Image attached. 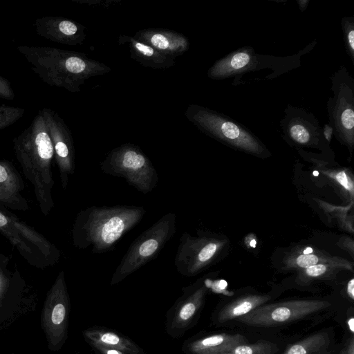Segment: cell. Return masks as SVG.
<instances>
[{"label": "cell", "mask_w": 354, "mask_h": 354, "mask_svg": "<svg viewBox=\"0 0 354 354\" xmlns=\"http://www.w3.org/2000/svg\"><path fill=\"white\" fill-rule=\"evenodd\" d=\"M12 142L23 174L33 187L41 213L46 216L55 206L52 195L55 184L52 171L54 150L41 109Z\"/></svg>", "instance_id": "obj_1"}, {"label": "cell", "mask_w": 354, "mask_h": 354, "mask_svg": "<svg viewBox=\"0 0 354 354\" xmlns=\"http://www.w3.org/2000/svg\"><path fill=\"white\" fill-rule=\"evenodd\" d=\"M17 50L44 83L71 93L80 92L86 80L111 70L104 63L76 51L26 45L18 46Z\"/></svg>", "instance_id": "obj_2"}, {"label": "cell", "mask_w": 354, "mask_h": 354, "mask_svg": "<svg viewBox=\"0 0 354 354\" xmlns=\"http://www.w3.org/2000/svg\"><path fill=\"white\" fill-rule=\"evenodd\" d=\"M141 206H91L80 210L72 228V241L95 254L112 250L115 243L143 218Z\"/></svg>", "instance_id": "obj_3"}, {"label": "cell", "mask_w": 354, "mask_h": 354, "mask_svg": "<svg viewBox=\"0 0 354 354\" xmlns=\"http://www.w3.org/2000/svg\"><path fill=\"white\" fill-rule=\"evenodd\" d=\"M316 44L315 39L297 53L284 57L258 54L251 46L241 47L216 60L208 69L207 76L215 80L233 77V85H239L245 75L263 70H271L278 77L299 67L301 56Z\"/></svg>", "instance_id": "obj_4"}, {"label": "cell", "mask_w": 354, "mask_h": 354, "mask_svg": "<svg viewBox=\"0 0 354 354\" xmlns=\"http://www.w3.org/2000/svg\"><path fill=\"white\" fill-rule=\"evenodd\" d=\"M185 115L201 131L223 144L257 156L268 153L258 137L228 115L198 104L189 105Z\"/></svg>", "instance_id": "obj_5"}, {"label": "cell", "mask_w": 354, "mask_h": 354, "mask_svg": "<svg viewBox=\"0 0 354 354\" xmlns=\"http://www.w3.org/2000/svg\"><path fill=\"white\" fill-rule=\"evenodd\" d=\"M176 231V215L165 214L129 245L111 281L115 285L155 259Z\"/></svg>", "instance_id": "obj_6"}, {"label": "cell", "mask_w": 354, "mask_h": 354, "mask_svg": "<svg viewBox=\"0 0 354 354\" xmlns=\"http://www.w3.org/2000/svg\"><path fill=\"white\" fill-rule=\"evenodd\" d=\"M102 171L109 175L121 177L143 194L152 191L157 185V171L141 149L125 143L112 149L100 163Z\"/></svg>", "instance_id": "obj_7"}, {"label": "cell", "mask_w": 354, "mask_h": 354, "mask_svg": "<svg viewBox=\"0 0 354 354\" xmlns=\"http://www.w3.org/2000/svg\"><path fill=\"white\" fill-rule=\"evenodd\" d=\"M330 80L333 95L326 105L328 124L335 138L351 150L354 145V77L341 66Z\"/></svg>", "instance_id": "obj_8"}, {"label": "cell", "mask_w": 354, "mask_h": 354, "mask_svg": "<svg viewBox=\"0 0 354 354\" xmlns=\"http://www.w3.org/2000/svg\"><path fill=\"white\" fill-rule=\"evenodd\" d=\"M330 303L324 300H291L262 305L239 321L252 326H271L292 322L327 308Z\"/></svg>", "instance_id": "obj_9"}, {"label": "cell", "mask_w": 354, "mask_h": 354, "mask_svg": "<svg viewBox=\"0 0 354 354\" xmlns=\"http://www.w3.org/2000/svg\"><path fill=\"white\" fill-rule=\"evenodd\" d=\"M69 298L64 271H60L48 292L44 306L42 324L51 348L64 343L67 331Z\"/></svg>", "instance_id": "obj_10"}, {"label": "cell", "mask_w": 354, "mask_h": 354, "mask_svg": "<svg viewBox=\"0 0 354 354\" xmlns=\"http://www.w3.org/2000/svg\"><path fill=\"white\" fill-rule=\"evenodd\" d=\"M283 138L297 146L318 147L326 144L316 116L301 108L288 104L280 121Z\"/></svg>", "instance_id": "obj_11"}, {"label": "cell", "mask_w": 354, "mask_h": 354, "mask_svg": "<svg viewBox=\"0 0 354 354\" xmlns=\"http://www.w3.org/2000/svg\"><path fill=\"white\" fill-rule=\"evenodd\" d=\"M41 111L52 141L62 187L66 189L70 176L75 172V150L71 133L56 111L48 108Z\"/></svg>", "instance_id": "obj_12"}, {"label": "cell", "mask_w": 354, "mask_h": 354, "mask_svg": "<svg viewBox=\"0 0 354 354\" xmlns=\"http://www.w3.org/2000/svg\"><path fill=\"white\" fill-rule=\"evenodd\" d=\"M218 245L206 238H196L187 232L182 234L174 259L178 272L192 276L199 272L213 258Z\"/></svg>", "instance_id": "obj_13"}, {"label": "cell", "mask_w": 354, "mask_h": 354, "mask_svg": "<svg viewBox=\"0 0 354 354\" xmlns=\"http://www.w3.org/2000/svg\"><path fill=\"white\" fill-rule=\"evenodd\" d=\"M37 34L46 39L62 44H82L86 39L85 26L71 19L58 16L37 18Z\"/></svg>", "instance_id": "obj_14"}, {"label": "cell", "mask_w": 354, "mask_h": 354, "mask_svg": "<svg viewBox=\"0 0 354 354\" xmlns=\"http://www.w3.org/2000/svg\"><path fill=\"white\" fill-rule=\"evenodd\" d=\"M24 183L12 162L0 160V208L24 212L29 204L23 194Z\"/></svg>", "instance_id": "obj_15"}, {"label": "cell", "mask_w": 354, "mask_h": 354, "mask_svg": "<svg viewBox=\"0 0 354 354\" xmlns=\"http://www.w3.org/2000/svg\"><path fill=\"white\" fill-rule=\"evenodd\" d=\"M133 37L174 59L182 55L189 47L185 36L170 30L147 28L138 31Z\"/></svg>", "instance_id": "obj_16"}, {"label": "cell", "mask_w": 354, "mask_h": 354, "mask_svg": "<svg viewBox=\"0 0 354 354\" xmlns=\"http://www.w3.org/2000/svg\"><path fill=\"white\" fill-rule=\"evenodd\" d=\"M0 234L9 241L30 266L42 269L48 266L44 258L15 226L12 213L2 208H0Z\"/></svg>", "instance_id": "obj_17"}, {"label": "cell", "mask_w": 354, "mask_h": 354, "mask_svg": "<svg viewBox=\"0 0 354 354\" xmlns=\"http://www.w3.org/2000/svg\"><path fill=\"white\" fill-rule=\"evenodd\" d=\"M118 43L120 45L127 46L131 57L145 67L165 69L175 64V59L138 41L133 36L120 35L118 38Z\"/></svg>", "instance_id": "obj_18"}, {"label": "cell", "mask_w": 354, "mask_h": 354, "mask_svg": "<svg viewBox=\"0 0 354 354\" xmlns=\"http://www.w3.org/2000/svg\"><path fill=\"white\" fill-rule=\"evenodd\" d=\"M245 343V337L240 334L220 333L192 342L188 350L193 354H221Z\"/></svg>", "instance_id": "obj_19"}, {"label": "cell", "mask_w": 354, "mask_h": 354, "mask_svg": "<svg viewBox=\"0 0 354 354\" xmlns=\"http://www.w3.org/2000/svg\"><path fill=\"white\" fill-rule=\"evenodd\" d=\"M84 335L91 344L114 348L124 354H145L133 342L111 331L88 330L84 332Z\"/></svg>", "instance_id": "obj_20"}, {"label": "cell", "mask_w": 354, "mask_h": 354, "mask_svg": "<svg viewBox=\"0 0 354 354\" xmlns=\"http://www.w3.org/2000/svg\"><path fill=\"white\" fill-rule=\"evenodd\" d=\"M270 300L267 296L250 295L223 307L218 315L219 322H225L245 315Z\"/></svg>", "instance_id": "obj_21"}, {"label": "cell", "mask_w": 354, "mask_h": 354, "mask_svg": "<svg viewBox=\"0 0 354 354\" xmlns=\"http://www.w3.org/2000/svg\"><path fill=\"white\" fill-rule=\"evenodd\" d=\"M205 293V286H201L192 292L176 312L171 323L172 328L180 329L189 324L200 308Z\"/></svg>", "instance_id": "obj_22"}, {"label": "cell", "mask_w": 354, "mask_h": 354, "mask_svg": "<svg viewBox=\"0 0 354 354\" xmlns=\"http://www.w3.org/2000/svg\"><path fill=\"white\" fill-rule=\"evenodd\" d=\"M330 337L326 332L313 334L289 347L284 354H313L328 348Z\"/></svg>", "instance_id": "obj_23"}, {"label": "cell", "mask_w": 354, "mask_h": 354, "mask_svg": "<svg viewBox=\"0 0 354 354\" xmlns=\"http://www.w3.org/2000/svg\"><path fill=\"white\" fill-rule=\"evenodd\" d=\"M275 344L259 340L252 344H242L236 346L228 352L221 354H272L277 351Z\"/></svg>", "instance_id": "obj_24"}, {"label": "cell", "mask_w": 354, "mask_h": 354, "mask_svg": "<svg viewBox=\"0 0 354 354\" xmlns=\"http://www.w3.org/2000/svg\"><path fill=\"white\" fill-rule=\"evenodd\" d=\"M340 24L345 50L354 65V17H343Z\"/></svg>", "instance_id": "obj_25"}, {"label": "cell", "mask_w": 354, "mask_h": 354, "mask_svg": "<svg viewBox=\"0 0 354 354\" xmlns=\"http://www.w3.org/2000/svg\"><path fill=\"white\" fill-rule=\"evenodd\" d=\"M25 109L19 107L0 105V129L13 124L23 117Z\"/></svg>", "instance_id": "obj_26"}, {"label": "cell", "mask_w": 354, "mask_h": 354, "mask_svg": "<svg viewBox=\"0 0 354 354\" xmlns=\"http://www.w3.org/2000/svg\"><path fill=\"white\" fill-rule=\"evenodd\" d=\"M4 266H6V262L3 261L0 254V307L9 285V279L3 268Z\"/></svg>", "instance_id": "obj_27"}, {"label": "cell", "mask_w": 354, "mask_h": 354, "mask_svg": "<svg viewBox=\"0 0 354 354\" xmlns=\"http://www.w3.org/2000/svg\"><path fill=\"white\" fill-rule=\"evenodd\" d=\"M0 98L12 100L15 98V93L8 80L0 75Z\"/></svg>", "instance_id": "obj_28"}, {"label": "cell", "mask_w": 354, "mask_h": 354, "mask_svg": "<svg viewBox=\"0 0 354 354\" xmlns=\"http://www.w3.org/2000/svg\"><path fill=\"white\" fill-rule=\"evenodd\" d=\"M319 261V257L313 254H301L299 255L295 261V263L300 268H307L315 264H317Z\"/></svg>", "instance_id": "obj_29"}, {"label": "cell", "mask_w": 354, "mask_h": 354, "mask_svg": "<svg viewBox=\"0 0 354 354\" xmlns=\"http://www.w3.org/2000/svg\"><path fill=\"white\" fill-rule=\"evenodd\" d=\"M328 270V266L323 263H317L306 268V273L308 276L316 277L326 273Z\"/></svg>", "instance_id": "obj_30"}, {"label": "cell", "mask_w": 354, "mask_h": 354, "mask_svg": "<svg viewBox=\"0 0 354 354\" xmlns=\"http://www.w3.org/2000/svg\"><path fill=\"white\" fill-rule=\"evenodd\" d=\"M337 181L344 186L346 189L353 191V185L350 183L346 174L344 171H341L336 175Z\"/></svg>", "instance_id": "obj_31"}, {"label": "cell", "mask_w": 354, "mask_h": 354, "mask_svg": "<svg viewBox=\"0 0 354 354\" xmlns=\"http://www.w3.org/2000/svg\"><path fill=\"white\" fill-rule=\"evenodd\" d=\"M322 133L326 141L330 142L333 135V129L328 123L325 124L322 127Z\"/></svg>", "instance_id": "obj_32"}, {"label": "cell", "mask_w": 354, "mask_h": 354, "mask_svg": "<svg viewBox=\"0 0 354 354\" xmlns=\"http://www.w3.org/2000/svg\"><path fill=\"white\" fill-rule=\"evenodd\" d=\"M74 2H76V3H88L89 5L91 4H102L104 3L105 6H109V4H111V3H118L119 1L118 0H108V1H91V0H84V1H73Z\"/></svg>", "instance_id": "obj_33"}, {"label": "cell", "mask_w": 354, "mask_h": 354, "mask_svg": "<svg viewBox=\"0 0 354 354\" xmlns=\"http://www.w3.org/2000/svg\"><path fill=\"white\" fill-rule=\"evenodd\" d=\"M347 292L351 299H354V279H351L347 285Z\"/></svg>", "instance_id": "obj_34"}, {"label": "cell", "mask_w": 354, "mask_h": 354, "mask_svg": "<svg viewBox=\"0 0 354 354\" xmlns=\"http://www.w3.org/2000/svg\"><path fill=\"white\" fill-rule=\"evenodd\" d=\"M300 11L304 12L308 7L309 0H297Z\"/></svg>", "instance_id": "obj_35"}, {"label": "cell", "mask_w": 354, "mask_h": 354, "mask_svg": "<svg viewBox=\"0 0 354 354\" xmlns=\"http://www.w3.org/2000/svg\"><path fill=\"white\" fill-rule=\"evenodd\" d=\"M345 354H354V340L351 338L348 348L346 350Z\"/></svg>", "instance_id": "obj_36"}, {"label": "cell", "mask_w": 354, "mask_h": 354, "mask_svg": "<svg viewBox=\"0 0 354 354\" xmlns=\"http://www.w3.org/2000/svg\"><path fill=\"white\" fill-rule=\"evenodd\" d=\"M348 324L349 325V327H350V329L351 330L352 333L354 332V328H353V326H354V319L353 317H351L348 322Z\"/></svg>", "instance_id": "obj_37"}, {"label": "cell", "mask_w": 354, "mask_h": 354, "mask_svg": "<svg viewBox=\"0 0 354 354\" xmlns=\"http://www.w3.org/2000/svg\"><path fill=\"white\" fill-rule=\"evenodd\" d=\"M313 354H333L330 351H328L327 348L317 351Z\"/></svg>", "instance_id": "obj_38"}, {"label": "cell", "mask_w": 354, "mask_h": 354, "mask_svg": "<svg viewBox=\"0 0 354 354\" xmlns=\"http://www.w3.org/2000/svg\"><path fill=\"white\" fill-rule=\"evenodd\" d=\"M313 252V250L312 248H307L304 251V254H311Z\"/></svg>", "instance_id": "obj_39"}, {"label": "cell", "mask_w": 354, "mask_h": 354, "mask_svg": "<svg viewBox=\"0 0 354 354\" xmlns=\"http://www.w3.org/2000/svg\"><path fill=\"white\" fill-rule=\"evenodd\" d=\"M250 245H251L252 247H255V245H256V241H255V240H252V241H251V242H250Z\"/></svg>", "instance_id": "obj_40"}]
</instances>
